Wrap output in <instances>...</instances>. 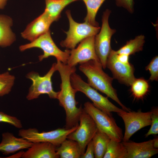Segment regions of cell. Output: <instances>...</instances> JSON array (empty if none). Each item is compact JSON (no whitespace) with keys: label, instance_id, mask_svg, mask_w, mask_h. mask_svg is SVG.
I'll use <instances>...</instances> for the list:
<instances>
[{"label":"cell","instance_id":"27","mask_svg":"<svg viewBox=\"0 0 158 158\" xmlns=\"http://www.w3.org/2000/svg\"><path fill=\"white\" fill-rule=\"evenodd\" d=\"M151 127L148 132L145 135L147 137L151 135H156L158 133V108H153L151 111Z\"/></svg>","mask_w":158,"mask_h":158},{"label":"cell","instance_id":"10","mask_svg":"<svg viewBox=\"0 0 158 158\" xmlns=\"http://www.w3.org/2000/svg\"><path fill=\"white\" fill-rule=\"evenodd\" d=\"M79 121L80 124L77 128L69 134L67 136V139L77 142L82 155L85 152L87 144L92 140L98 129L92 118L84 109L80 116Z\"/></svg>","mask_w":158,"mask_h":158},{"label":"cell","instance_id":"17","mask_svg":"<svg viewBox=\"0 0 158 158\" xmlns=\"http://www.w3.org/2000/svg\"><path fill=\"white\" fill-rule=\"evenodd\" d=\"M56 147L49 142L33 143L26 151L22 154L23 158H58Z\"/></svg>","mask_w":158,"mask_h":158},{"label":"cell","instance_id":"16","mask_svg":"<svg viewBox=\"0 0 158 158\" xmlns=\"http://www.w3.org/2000/svg\"><path fill=\"white\" fill-rule=\"evenodd\" d=\"M33 143L21 137L17 138L11 133L7 132L2 134L0 143V152L5 155L13 153L23 149H28Z\"/></svg>","mask_w":158,"mask_h":158},{"label":"cell","instance_id":"5","mask_svg":"<svg viewBox=\"0 0 158 158\" xmlns=\"http://www.w3.org/2000/svg\"><path fill=\"white\" fill-rule=\"evenodd\" d=\"M66 13L68 19L69 28L68 31L65 32L66 35L65 40L61 41L60 45L67 49L75 48L77 45L85 38L95 36L99 31L100 28L96 27L85 22L79 23L74 20L71 11L67 10Z\"/></svg>","mask_w":158,"mask_h":158},{"label":"cell","instance_id":"22","mask_svg":"<svg viewBox=\"0 0 158 158\" xmlns=\"http://www.w3.org/2000/svg\"><path fill=\"white\" fill-rule=\"evenodd\" d=\"M145 42V36L138 35L133 39L127 41L125 45L115 52L117 54H124L130 56L142 51Z\"/></svg>","mask_w":158,"mask_h":158},{"label":"cell","instance_id":"1","mask_svg":"<svg viewBox=\"0 0 158 158\" xmlns=\"http://www.w3.org/2000/svg\"><path fill=\"white\" fill-rule=\"evenodd\" d=\"M57 71L61 80L60 90L58 92L57 99L60 106L63 107L66 114L65 128L70 129L78 124L80 116L83 108L77 107L78 103L75 99L77 90L72 85L70 77L75 72V67H71L59 61L56 63Z\"/></svg>","mask_w":158,"mask_h":158},{"label":"cell","instance_id":"23","mask_svg":"<svg viewBox=\"0 0 158 158\" xmlns=\"http://www.w3.org/2000/svg\"><path fill=\"white\" fill-rule=\"evenodd\" d=\"M85 4L87 10V14L84 19L85 22L96 27H99L96 21L97 13L104 2L106 0H82Z\"/></svg>","mask_w":158,"mask_h":158},{"label":"cell","instance_id":"8","mask_svg":"<svg viewBox=\"0 0 158 158\" xmlns=\"http://www.w3.org/2000/svg\"><path fill=\"white\" fill-rule=\"evenodd\" d=\"M79 124L70 129L58 128L48 132H40L35 128L21 129L18 135L32 143L46 142L51 143L56 147L67 139V136L78 127Z\"/></svg>","mask_w":158,"mask_h":158},{"label":"cell","instance_id":"3","mask_svg":"<svg viewBox=\"0 0 158 158\" xmlns=\"http://www.w3.org/2000/svg\"><path fill=\"white\" fill-rule=\"evenodd\" d=\"M83 109L92 118L98 130L107 134L111 140L122 141L123 137L122 130L118 126L111 114L100 110L89 102L85 103Z\"/></svg>","mask_w":158,"mask_h":158},{"label":"cell","instance_id":"9","mask_svg":"<svg viewBox=\"0 0 158 158\" xmlns=\"http://www.w3.org/2000/svg\"><path fill=\"white\" fill-rule=\"evenodd\" d=\"M111 13V11L109 9H106L103 12L101 28L95 38L96 52L104 69L106 68L107 57L112 50L111 46V37L116 32V30L111 28L109 25V18Z\"/></svg>","mask_w":158,"mask_h":158},{"label":"cell","instance_id":"20","mask_svg":"<svg viewBox=\"0 0 158 158\" xmlns=\"http://www.w3.org/2000/svg\"><path fill=\"white\" fill-rule=\"evenodd\" d=\"M45 7L44 11L53 22L61 17L62 11L68 5L80 0H44Z\"/></svg>","mask_w":158,"mask_h":158},{"label":"cell","instance_id":"33","mask_svg":"<svg viewBox=\"0 0 158 158\" xmlns=\"http://www.w3.org/2000/svg\"><path fill=\"white\" fill-rule=\"evenodd\" d=\"M8 0H0V9H3L6 6Z\"/></svg>","mask_w":158,"mask_h":158},{"label":"cell","instance_id":"24","mask_svg":"<svg viewBox=\"0 0 158 158\" xmlns=\"http://www.w3.org/2000/svg\"><path fill=\"white\" fill-rule=\"evenodd\" d=\"M126 149L121 142L110 139L103 158H126Z\"/></svg>","mask_w":158,"mask_h":158},{"label":"cell","instance_id":"25","mask_svg":"<svg viewBox=\"0 0 158 158\" xmlns=\"http://www.w3.org/2000/svg\"><path fill=\"white\" fill-rule=\"evenodd\" d=\"M130 86L133 95L138 99L142 98L148 92L149 88L148 82L143 78H135Z\"/></svg>","mask_w":158,"mask_h":158},{"label":"cell","instance_id":"7","mask_svg":"<svg viewBox=\"0 0 158 158\" xmlns=\"http://www.w3.org/2000/svg\"><path fill=\"white\" fill-rule=\"evenodd\" d=\"M56 71V63H55L43 76H40L38 73L35 71L29 72L26 77L31 80L32 83L26 96L27 99L29 100H33L44 94L47 95L50 99H57L58 92L54 90L51 81L52 77Z\"/></svg>","mask_w":158,"mask_h":158},{"label":"cell","instance_id":"13","mask_svg":"<svg viewBox=\"0 0 158 158\" xmlns=\"http://www.w3.org/2000/svg\"><path fill=\"white\" fill-rule=\"evenodd\" d=\"M106 67L111 71L114 78L127 86H130L136 78L133 66L130 63L126 64L119 61L115 51L112 49L107 57Z\"/></svg>","mask_w":158,"mask_h":158},{"label":"cell","instance_id":"26","mask_svg":"<svg viewBox=\"0 0 158 158\" xmlns=\"http://www.w3.org/2000/svg\"><path fill=\"white\" fill-rule=\"evenodd\" d=\"M15 77L8 72L0 74V97L9 94L14 84Z\"/></svg>","mask_w":158,"mask_h":158},{"label":"cell","instance_id":"29","mask_svg":"<svg viewBox=\"0 0 158 158\" xmlns=\"http://www.w3.org/2000/svg\"><path fill=\"white\" fill-rule=\"evenodd\" d=\"M0 122L8 123L18 128L22 127V123L20 120L16 117L8 115L1 111H0Z\"/></svg>","mask_w":158,"mask_h":158},{"label":"cell","instance_id":"31","mask_svg":"<svg viewBox=\"0 0 158 158\" xmlns=\"http://www.w3.org/2000/svg\"><path fill=\"white\" fill-rule=\"evenodd\" d=\"M87 146V148L85 152L81 155L80 158H95L94 148L92 140L88 143Z\"/></svg>","mask_w":158,"mask_h":158},{"label":"cell","instance_id":"12","mask_svg":"<svg viewBox=\"0 0 158 158\" xmlns=\"http://www.w3.org/2000/svg\"><path fill=\"white\" fill-rule=\"evenodd\" d=\"M95 36L85 38L80 42L76 48L70 50L67 63L68 65L71 67H75L78 64L91 60L100 62L95 49Z\"/></svg>","mask_w":158,"mask_h":158},{"label":"cell","instance_id":"2","mask_svg":"<svg viewBox=\"0 0 158 158\" xmlns=\"http://www.w3.org/2000/svg\"><path fill=\"white\" fill-rule=\"evenodd\" d=\"M80 64L79 69L87 77L89 85L115 101L124 111H131L119 99L116 91L112 85L113 78L103 71L99 61L91 60Z\"/></svg>","mask_w":158,"mask_h":158},{"label":"cell","instance_id":"32","mask_svg":"<svg viewBox=\"0 0 158 158\" xmlns=\"http://www.w3.org/2000/svg\"><path fill=\"white\" fill-rule=\"evenodd\" d=\"M116 56L117 59L120 62L126 64L130 63L129 62V56L124 54H116Z\"/></svg>","mask_w":158,"mask_h":158},{"label":"cell","instance_id":"34","mask_svg":"<svg viewBox=\"0 0 158 158\" xmlns=\"http://www.w3.org/2000/svg\"><path fill=\"white\" fill-rule=\"evenodd\" d=\"M153 145L154 147L157 149L158 148V138H157L153 139Z\"/></svg>","mask_w":158,"mask_h":158},{"label":"cell","instance_id":"6","mask_svg":"<svg viewBox=\"0 0 158 158\" xmlns=\"http://www.w3.org/2000/svg\"><path fill=\"white\" fill-rule=\"evenodd\" d=\"M70 79L73 87L77 92H80L84 94L92 101L93 105L98 109L108 114H111V112L117 113L124 111L116 106L107 97L99 93L96 90L83 80L75 72L71 75Z\"/></svg>","mask_w":158,"mask_h":158},{"label":"cell","instance_id":"15","mask_svg":"<svg viewBox=\"0 0 158 158\" xmlns=\"http://www.w3.org/2000/svg\"><path fill=\"white\" fill-rule=\"evenodd\" d=\"M126 150V158H150L158 153L153 139L141 142H122Z\"/></svg>","mask_w":158,"mask_h":158},{"label":"cell","instance_id":"18","mask_svg":"<svg viewBox=\"0 0 158 158\" xmlns=\"http://www.w3.org/2000/svg\"><path fill=\"white\" fill-rule=\"evenodd\" d=\"M13 23L9 16L0 15V47L10 46L16 41V35L11 29Z\"/></svg>","mask_w":158,"mask_h":158},{"label":"cell","instance_id":"19","mask_svg":"<svg viewBox=\"0 0 158 158\" xmlns=\"http://www.w3.org/2000/svg\"><path fill=\"white\" fill-rule=\"evenodd\" d=\"M56 152L60 158H80L82 155L77 142L67 139L56 147Z\"/></svg>","mask_w":158,"mask_h":158},{"label":"cell","instance_id":"4","mask_svg":"<svg viewBox=\"0 0 158 158\" xmlns=\"http://www.w3.org/2000/svg\"><path fill=\"white\" fill-rule=\"evenodd\" d=\"M34 48L40 49L43 51V54L38 56L40 61L53 56L56 58L57 61L67 63L70 50L66 49L62 51L60 49L53 40L50 30L30 43L20 46L19 49L20 51H23Z\"/></svg>","mask_w":158,"mask_h":158},{"label":"cell","instance_id":"21","mask_svg":"<svg viewBox=\"0 0 158 158\" xmlns=\"http://www.w3.org/2000/svg\"><path fill=\"white\" fill-rule=\"evenodd\" d=\"M110 139L107 134L97 129L92 140L94 148L95 157L103 158L107 145Z\"/></svg>","mask_w":158,"mask_h":158},{"label":"cell","instance_id":"11","mask_svg":"<svg viewBox=\"0 0 158 158\" xmlns=\"http://www.w3.org/2000/svg\"><path fill=\"white\" fill-rule=\"evenodd\" d=\"M117 113L122 119L125 124V132L122 140L123 142L128 141L135 132L151 124V111L128 112L124 111Z\"/></svg>","mask_w":158,"mask_h":158},{"label":"cell","instance_id":"14","mask_svg":"<svg viewBox=\"0 0 158 158\" xmlns=\"http://www.w3.org/2000/svg\"><path fill=\"white\" fill-rule=\"evenodd\" d=\"M53 22L44 12L27 25L21 33V36L31 42L49 30V27Z\"/></svg>","mask_w":158,"mask_h":158},{"label":"cell","instance_id":"30","mask_svg":"<svg viewBox=\"0 0 158 158\" xmlns=\"http://www.w3.org/2000/svg\"><path fill=\"white\" fill-rule=\"evenodd\" d=\"M117 6L122 7L130 13L133 12L134 0H115Z\"/></svg>","mask_w":158,"mask_h":158},{"label":"cell","instance_id":"28","mask_svg":"<svg viewBox=\"0 0 158 158\" xmlns=\"http://www.w3.org/2000/svg\"><path fill=\"white\" fill-rule=\"evenodd\" d=\"M145 70L149 71L150 74L149 80L157 81L158 80V56L154 57L150 63L145 67Z\"/></svg>","mask_w":158,"mask_h":158}]
</instances>
